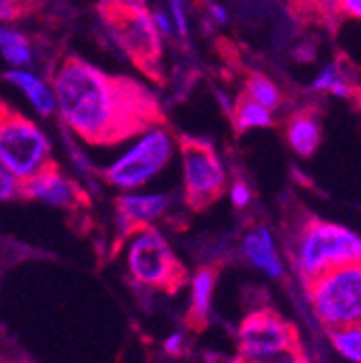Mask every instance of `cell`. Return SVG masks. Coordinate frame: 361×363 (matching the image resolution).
I'll return each mask as SVG.
<instances>
[{"instance_id": "cell-20", "label": "cell", "mask_w": 361, "mask_h": 363, "mask_svg": "<svg viewBox=\"0 0 361 363\" xmlns=\"http://www.w3.org/2000/svg\"><path fill=\"white\" fill-rule=\"evenodd\" d=\"M331 342L344 359L361 363V325L331 331Z\"/></svg>"}, {"instance_id": "cell-24", "label": "cell", "mask_w": 361, "mask_h": 363, "mask_svg": "<svg viewBox=\"0 0 361 363\" xmlns=\"http://www.w3.org/2000/svg\"><path fill=\"white\" fill-rule=\"evenodd\" d=\"M230 197H232V203L236 208H247L251 203V191L245 182H234L232 189H230Z\"/></svg>"}, {"instance_id": "cell-27", "label": "cell", "mask_w": 361, "mask_h": 363, "mask_svg": "<svg viewBox=\"0 0 361 363\" xmlns=\"http://www.w3.org/2000/svg\"><path fill=\"white\" fill-rule=\"evenodd\" d=\"M262 363H309V361L301 350H292V352L279 354L275 359H268V361H262Z\"/></svg>"}, {"instance_id": "cell-29", "label": "cell", "mask_w": 361, "mask_h": 363, "mask_svg": "<svg viewBox=\"0 0 361 363\" xmlns=\"http://www.w3.org/2000/svg\"><path fill=\"white\" fill-rule=\"evenodd\" d=\"M208 13H210V18H212L216 24H225V22H228V11H225V7H221V5H216V3H210V5H208Z\"/></svg>"}, {"instance_id": "cell-21", "label": "cell", "mask_w": 361, "mask_h": 363, "mask_svg": "<svg viewBox=\"0 0 361 363\" xmlns=\"http://www.w3.org/2000/svg\"><path fill=\"white\" fill-rule=\"evenodd\" d=\"M22 189H24V182L20 177H16L9 169L0 167V197L5 201L22 195Z\"/></svg>"}, {"instance_id": "cell-10", "label": "cell", "mask_w": 361, "mask_h": 363, "mask_svg": "<svg viewBox=\"0 0 361 363\" xmlns=\"http://www.w3.org/2000/svg\"><path fill=\"white\" fill-rule=\"evenodd\" d=\"M22 195L41 203L55 206V208H76L84 199L82 191L55 164H50L48 169H43L41 173L24 182Z\"/></svg>"}, {"instance_id": "cell-23", "label": "cell", "mask_w": 361, "mask_h": 363, "mask_svg": "<svg viewBox=\"0 0 361 363\" xmlns=\"http://www.w3.org/2000/svg\"><path fill=\"white\" fill-rule=\"evenodd\" d=\"M28 9V0H0V16L5 22L18 20Z\"/></svg>"}, {"instance_id": "cell-28", "label": "cell", "mask_w": 361, "mask_h": 363, "mask_svg": "<svg viewBox=\"0 0 361 363\" xmlns=\"http://www.w3.org/2000/svg\"><path fill=\"white\" fill-rule=\"evenodd\" d=\"M182 348H184V337H182V333H173V335H169V337L165 340V350H167L169 354H179V352H182Z\"/></svg>"}, {"instance_id": "cell-7", "label": "cell", "mask_w": 361, "mask_h": 363, "mask_svg": "<svg viewBox=\"0 0 361 363\" xmlns=\"http://www.w3.org/2000/svg\"><path fill=\"white\" fill-rule=\"evenodd\" d=\"M128 268L139 284L160 290H175L184 277V268L179 266L171 247L150 225L130 232Z\"/></svg>"}, {"instance_id": "cell-30", "label": "cell", "mask_w": 361, "mask_h": 363, "mask_svg": "<svg viewBox=\"0 0 361 363\" xmlns=\"http://www.w3.org/2000/svg\"><path fill=\"white\" fill-rule=\"evenodd\" d=\"M352 100H355V104H357V106H359V111H361V80H359V82H357V86H355Z\"/></svg>"}, {"instance_id": "cell-9", "label": "cell", "mask_w": 361, "mask_h": 363, "mask_svg": "<svg viewBox=\"0 0 361 363\" xmlns=\"http://www.w3.org/2000/svg\"><path fill=\"white\" fill-rule=\"evenodd\" d=\"M240 359L247 363H262L279 354L299 350V337L292 325L273 311H253L238 329Z\"/></svg>"}, {"instance_id": "cell-18", "label": "cell", "mask_w": 361, "mask_h": 363, "mask_svg": "<svg viewBox=\"0 0 361 363\" xmlns=\"http://www.w3.org/2000/svg\"><path fill=\"white\" fill-rule=\"evenodd\" d=\"M234 125L240 132L251 128H268L273 125V111H268L266 106L243 96L234 106Z\"/></svg>"}, {"instance_id": "cell-12", "label": "cell", "mask_w": 361, "mask_h": 363, "mask_svg": "<svg viewBox=\"0 0 361 363\" xmlns=\"http://www.w3.org/2000/svg\"><path fill=\"white\" fill-rule=\"evenodd\" d=\"M286 136L290 147L303 156L309 158L313 152L318 150L321 139H323V128H321V115L313 108H301L296 111L286 125Z\"/></svg>"}, {"instance_id": "cell-8", "label": "cell", "mask_w": 361, "mask_h": 363, "mask_svg": "<svg viewBox=\"0 0 361 363\" xmlns=\"http://www.w3.org/2000/svg\"><path fill=\"white\" fill-rule=\"evenodd\" d=\"M184 169V195L193 210L208 208L225 191V169L214 147L206 141L182 139L179 143Z\"/></svg>"}, {"instance_id": "cell-25", "label": "cell", "mask_w": 361, "mask_h": 363, "mask_svg": "<svg viewBox=\"0 0 361 363\" xmlns=\"http://www.w3.org/2000/svg\"><path fill=\"white\" fill-rule=\"evenodd\" d=\"M152 16H154V24H156L158 33H160L162 37H169V35L173 33V28H175V26H173L171 13H169V11H162V9H154Z\"/></svg>"}, {"instance_id": "cell-19", "label": "cell", "mask_w": 361, "mask_h": 363, "mask_svg": "<svg viewBox=\"0 0 361 363\" xmlns=\"http://www.w3.org/2000/svg\"><path fill=\"white\" fill-rule=\"evenodd\" d=\"M245 96L268 111H275L282 106V91L279 86L264 74H251L245 82Z\"/></svg>"}, {"instance_id": "cell-16", "label": "cell", "mask_w": 361, "mask_h": 363, "mask_svg": "<svg viewBox=\"0 0 361 363\" xmlns=\"http://www.w3.org/2000/svg\"><path fill=\"white\" fill-rule=\"evenodd\" d=\"M216 272L212 268H201L193 279V307H191V323L201 327L210 313L212 292H214Z\"/></svg>"}, {"instance_id": "cell-17", "label": "cell", "mask_w": 361, "mask_h": 363, "mask_svg": "<svg viewBox=\"0 0 361 363\" xmlns=\"http://www.w3.org/2000/svg\"><path fill=\"white\" fill-rule=\"evenodd\" d=\"M0 50H3V59L11 65V69H22L33 61V45L28 37L16 28L5 26L0 30Z\"/></svg>"}, {"instance_id": "cell-3", "label": "cell", "mask_w": 361, "mask_h": 363, "mask_svg": "<svg viewBox=\"0 0 361 363\" xmlns=\"http://www.w3.org/2000/svg\"><path fill=\"white\" fill-rule=\"evenodd\" d=\"M294 262L309 284L331 268L361 262V236L338 223L309 220L296 238Z\"/></svg>"}, {"instance_id": "cell-13", "label": "cell", "mask_w": 361, "mask_h": 363, "mask_svg": "<svg viewBox=\"0 0 361 363\" xmlns=\"http://www.w3.org/2000/svg\"><path fill=\"white\" fill-rule=\"evenodd\" d=\"M5 80L11 82L16 89H20L22 94L26 96V100L33 104V108L48 117L55 111H59V102H57V94L55 86L48 84L46 80H41L37 74L26 72V69H7L5 72Z\"/></svg>"}, {"instance_id": "cell-2", "label": "cell", "mask_w": 361, "mask_h": 363, "mask_svg": "<svg viewBox=\"0 0 361 363\" xmlns=\"http://www.w3.org/2000/svg\"><path fill=\"white\" fill-rule=\"evenodd\" d=\"M100 16L119 50L150 78H162V35L141 0H102Z\"/></svg>"}, {"instance_id": "cell-32", "label": "cell", "mask_w": 361, "mask_h": 363, "mask_svg": "<svg viewBox=\"0 0 361 363\" xmlns=\"http://www.w3.org/2000/svg\"><path fill=\"white\" fill-rule=\"evenodd\" d=\"M234 363H247V361H243V359L238 357V361H234Z\"/></svg>"}, {"instance_id": "cell-14", "label": "cell", "mask_w": 361, "mask_h": 363, "mask_svg": "<svg viewBox=\"0 0 361 363\" xmlns=\"http://www.w3.org/2000/svg\"><path fill=\"white\" fill-rule=\"evenodd\" d=\"M243 251L247 255V259L262 268L268 277H282L284 275V264L275 251V242L273 236L266 230V227H257V230H251L245 238H243Z\"/></svg>"}, {"instance_id": "cell-26", "label": "cell", "mask_w": 361, "mask_h": 363, "mask_svg": "<svg viewBox=\"0 0 361 363\" xmlns=\"http://www.w3.org/2000/svg\"><path fill=\"white\" fill-rule=\"evenodd\" d=\"M335 5L342 13L361 20V0H335Z\"/></svg>"}, {"instance_id": "cell-4", "label": "cell", "mask_w": 361, "mask_h": 363, "mask_svg": "<svg viewBox=\"0 0 361 363\" xmlns=\"http://www.w3.org/2000/svg\"><path fill=\"white\" fill-rule=\"evenodd\" d=\"M307 294L323 327L338 331L361 325V262L323 272L307 284Z\"/></svg>"}, {"instance_id": "cell-15", "label": "cell", "mask_w": 361, "mask_h": 363, "mask_svg": "<svg viewBox=\"0 0 361 363\" xmlns=\"http://www.w3.org/2000/svg\"><path fill=\"white\" fill-rule=\"evenodd\" d=\"M313 91H327L335 98H352L357 82L352 80L350 72L342 65V61L329 63L309 84Z\"/></svg>"}, {"instance_id": "cell-31", "label": "cell", "mask_w": 361, "mask_h": 363, "mask_svg": "<svg viewBox=\"0 0 361 363\" xmlns=\"http://www.w3.org/2000/svg\"><path fill=\"white\" fill-rule=\"evenodd\" d=\"M5 363H26V361H18V359H13V361H5Z\"/></svg>"}, {"instance_id": "cell-1", "label": "cell", "mask_w": 361, "mask_h": 363, "mask_svg": "<svg viewBox=\"0 0 361 363\" xmlns=\"http://www.w3.org/2000/svg\"><path fill=\"white\" fill-rule=\"evenodd\" d=\"M52 86L61 117L87 143L115 145L162 121L160 104L145 84L78 57L59 65Z\"/></svg>"}, {"instance_id": "cell-5", "label": "cell", "mask_w": 361, "mask_h": 363, "mask_svg": "<svg viewBox=\"0 0 361 363\" xmlns=\"http://www.w3.org/2000/svg\"><path fill=\"white\" fill-rule=\"evenodd\" d=\"M52 164L50 141L43 130L22 113L3 104L0 115V167L28 182Z\"/></svg>"}, {"instance_id": "cell-22", "label": "cell", "mask_w": 361, "mask_h": 363, "mask_svg": "<svg viewBox=\"0 0 361 363\" xmlns=\"http://www.w3.org/2000/svg\"><path fill=\"white\" fill-rule=\"evenodd\" d=\"M169 13L173 18V26L179 37H187L189 33V22H187V11H184V0H169Z\"/></svg>"}, {"instance_id": "cell-11", "label": "cell", "mask_w": 361, "mask_h": 363, "mask_svg": "<svg viewBox=\"0 0 361 363\" xmlns=\"http://www.w3.org/2000/svg\"><path fill=\"white\" fill-rule=\"evenodd\" d=\"M171 206L169 195H134V193H123L117 199V212L121 223H126L130 230L137 227H145L160 218Z\"/></svg>"}, {"instance_id": "cell-6", "label": "cell", "mask_w": 361, "mask_h": 363, "mask_svg": "<svg viewBox=\"0 0 361 363\" xmlns=\"http://www.w3.org/2000/svg\"><path fill=\"white\" fill-rule=\"evenodd\" d=\"M173 152V136L165 128L156 125L143 132L139 141L104 171V177L111 186L119 191L141 189L169 164Z\"/></svg>"}]
</instances>
